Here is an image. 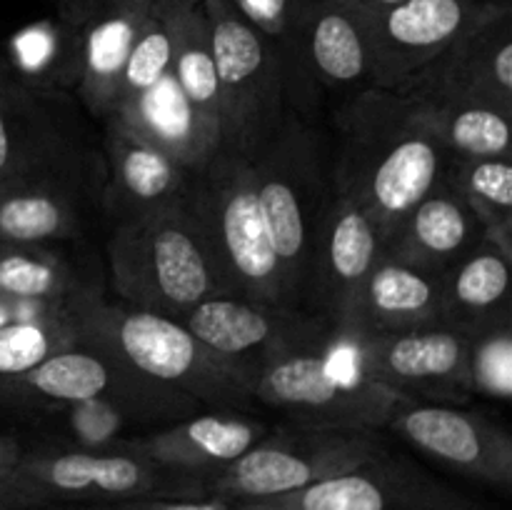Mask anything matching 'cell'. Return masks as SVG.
<instances>
[{
    "mask_svg": "<svg viewBox=\"0 0 512 510\" xmlns=\"http://www.w3.org/2000/svg\"><path fill=\"white\" fill-rule=\"evenodd\" d=\"M335 128L333 190L360 205L390 245L410 208L448 178L455 158L430 133L418 100L395 90L345 98Z\"/></svg>",
    "mask_w": 512,
    "mask_h": 510,
    "instance_id": "cell-1",
    "label": "cell"
},
{
    "mask_svg": "<svg viewBox=\"0 0 512 510\" xmlns=\"http://www.w3.org/2000/svg\"><path fill=\"white\" fill-rule=\"evenodd\" d=\"M68 320L78 345L100 350L168 393L235 413L253 405L243 375L210 353L178 318L123 300L108 303L85 290L68 305Z\"/></svg>",
    "mask_w": 512,
    "mask_h": 510,
    "instance_id": "cell-2",
    "label": "cell"
},
{
    "mask_svg": "<svg viewBox=\"0 0 512 510\" xmlns=\"http://www.w3.org/2000/svg\"><path fill=\"white\" fill-rule=\"evenodd\" d=\"M108 268L123 303L170 318L225 295L185 198L118 220L108 240Z\"/></svg>",
    "mask_w": 512,
    "mask_h": 510,
    "instance_id": "cell-3",
    "label": "cell"
},
{
    "mask_svg": "<svg viewBox=\"0 0 512 510\" xmlns=\"http://www.w3.org/2000/svg\"><path fill=\"white\" fill-rule=\"evenodd\" d=\"M185 203L225 295L290 308L250 160L220 148L205 168L193 173Z\"/></svg>",
    "mask_w": 512,
    "mask_h": 510,
    "instance_id": "cell-4",
    "label": "cell"
},
{
    "mask_svg": "<svg viewBox=\"0 0 512 510\" xmlns=\"http://www.w3.org/2000/svg\"><path fill=\"white\" fill-rule=\"evenodd\" d=\"M248 160L278 255L285 300L290 308L303 310L300 300L310 245L333 195L323 143L308 118L288 113L273 138Z\"/></svg>",
    "mask_w": 512,
    "mask_h": 510,
    "instance_id": "cell-5",
    "label": "cell"
},
{
    "mask_svg": "<svg viewBox=\"0 0 512 510\" xmlns=\"http://www.w3.org/2000/svg\"><path fill=\"white\" fill-rule=\"evenodd\" d=\"M250 395L293 428L368 435L385 428L403 400L330 348L275 355L255 370Z\"/></svg>",
    "mask_w": 512,
    "mask_h": 510,
    "instance_id": "cell-6",
    "label": "cell"
},
{
    "mask_svg": "<svg viewBox=\"0 0 512 510\" xmlns=\"http://www.w3.org/2000/svg\"><path fill=\"white\" fill-rule=\"evenodd\" d=\"M203 8L218 70L220 148L253 158L293 113L283 58L230 0H203Z\"/></svg>",
    "mask_w": 512,
    "mask_h": 510,
    "instance_id": "cell-7",
    "label": "cell"
},
{
    "mask_svg": "<svg viewBox=\"0 0 512 510\" xmlns=\"http://www.w3.org/2000/svg\"><path fill=\"white\" fill-rule=\"evenodd\" d=\"M383 445L368 433H330L285 425L238 460L200 480L203 498L230 503L280 498L355 470Z\"/></svg>",
    "mask_w": 512,
    "mask_h": 510,
    "instance_id": "cell-8",
    "label": "cell"
},
{
    "mask_svg": "<svg viewBox=\"0 0 512 510\" xmlns=\"http://www.w3.org/2000/svg\"><path fill=\"white\" fill-rule=\"evenodd\" d=\"M5 478L48 505H105L133 498H203L200 480L163 468L125 443L105 450H25Z\"/></svg>",
    "mask_w": 512,
    "mask_h": 510,
    "instance_id": "cell-9",
    "label": "cell"
},
{
    "mask_svg": "<svg viewBox=\"0 0 512 510\" xmlns=\"http://www.w3.org/2000/svg\"><path fill=\"white\" fill-rule=\"evenodd\" d=\"M358 373L413 403L460 405L473 395L468 378V335L438 328L355 335L333 343Z\"/></svg>",
    "mask_w": 512,
    "mask_h": 510,
    "instance_id": "cell-10",
    "label": "cell"
},
{
    "mask_svg": "<svg viewBox=\"0 0 512 510\" xmlns=\"http://www.w3.org/2000/svg\"><path fill=\"white\" fill-rule=\"evenodd\" d=\"M178 320L210 353L238 370L248 390L255 370L275 355L333 345V330L315 315L233 295L203 300Z\"/></svg>",
    "mask_w": 512,
    "mask_h": 510,
    "instance_id": "cell-11",
    "label": "cell"
},
{
    "mask_svg": "<svg viewBox=\"0 0 512 510\" xmlns=\"http://www.w3.org/2000/svg\"><path fill=\"white\" fill-rule=\"evenodd\" d=\"M0 398L20 405H68L103 398L120 405L133 418H165L183 415L198 403L168 393L130 373L118 360L85 345L50 355L18 380L0 385Z\"/></svg>",
    "mask_w": 512,
    "mask_h": 510,
    "instance_id": "cell-12",
    "label": "cell"
},
{
    "mask_svg": "<svg viewBox=\"0 0 512 510\" xmlns=\"http://www.w3.org/2000/svg\"><path fill=\"white\" fill-rule=\"evenodd\" d=\"M240 510H495L435 478L413 460L380 448L355 470Z\"/></svg>",
    "mask_w": 512,
    "mask_h": 510,
    "instance_id": "cell-13",
    "label": "cell"
},
{
    "mask_svg": "<svg viewBox=\"0 0 512 510\" xmlns=\"http://www.w3.org/2000/svg\"><path fill=\"white\" fill-rule=\"evenodd\" d=\"M385 253L388 243L370 215L333 190L310 245L300 300L305 313L330 325L333 340L348 325L365 278Z\"/></svg>",
    "mask_w": 512,
    "mask_h": 510,
    "instance_id": "cell-14",
    "label": "cell"
},
{
    "mask_svg": "<svg viewBox=\"0 0 512 510\" xmlns=\"http://www.w3.org/2000/svg\"><path fill=\"white\" fill-rule=\"evenodd\" d=\"M80 155L53 98L0 60V195L33 185L78 188Z\"/></svg>",
    "mask_w": 512,
    "mask_h": 510,
    "instance_id": "cell-15",
    "label": "cell"
},
{
    "mask_svg": "<svg viewBox=\"0 0 512 510\" xmlns=\"http://www.w3.org/2000/svg\"><path fill=\"white\" fill-rule=\"evenodd\" d=\"M395 93L418 100H473L512 113L510 0H480L463 33Z\"/></svg>",
    "mask_w": 512,
    "mask_h": 510,
    "instance_id": "cell-16",
    "label": "cell"
},
{
    "mask_svg": "<svg viewBox=\"0 0 512 510\" xmlns=\"http://www.w3.org/2000/svg\"><path fill=\"white\" fill-rule=\"evenodd\" d=\"M385 428L463 478L488 488H512V438L483 413L400 400Z\"/></svg>",
    "mask_w": 512,
    "mask_h": 510,
    "instance_id": "cell-17",
    "label": "cell"
},
{
    "mask_svg": "<svg viewBox=\"0 0 512 510\" xmlns=\"http://www.w3.org/2000/svg\"><path fill=\"white\" fill-rule=\"evenodd\" d=\"M480 0H405L368 15L373 88L400 90L473 20Z\"/></svg>",
    "mask_w": 512,
    "mask_h": 510,
    "instance_id": "cell-18",
    "label": "cell"
},
{
    "mask_svg": "<svg viewBox=\"0 0 512 510\" xmlns=\"http://www.w3.org/2000/svg\"><path fill=\"white\" fill-rule=\"evenodd\" d=\"M155 3L158 0H85L78 13L65 20L75 25L80 40L75 90L85 110L103 123L115 113L123 68Z\"/></svg>",
    "mask_w": 512,
    "mask_h": 510,
    "instance_id": "cell-19",
    "label": "cell"
},
{
    "mask_svg": "<svg viewBox=\"0 0 512 510\" xmlns=\"http://www.w3.org/2000/svg\"><path fill=\"white\" fill-rule=\"evenodd\" d=\"M438 325H445L443 273L385 253L365 278L348 325L333 343L355 335L408 333Z\"/></svg>",
    "mask_w": 512,
    "mask_h": 510,
    "instance_id": "cell-20",
    "label": "cell"
},
{
    "mask_svg": "<svg viewBox=\"0 0 512 510\" xmlns=\"http://www.w3.org/2000/svg\"><path fill=\"white\" fill-rule=\"evenodd\" d=\"M268 433L260 420L235 410H213L128 440L125 448L175 473L203 480L238 460Z\"/></svg>",
    "mask_w": 512,
    "mask_h": 510,
    "instance_id": "cell-21",
    "label": "cell"
},
{
    "mask_svg": "<svg viewBox=\"0 0 512 510\" xmlns=\"http://www.w3.org/2000/svg\"><path fill=\"white\" fill-rule=\"evenodd\" d=\"M303 55L315 88L345 98L373 88L368 13L355 0H315L310 5Z\"/></svg>",
    "mask_w": 512,
    "mask_h": 510,
    "instance_id": "cell-22",
    "label": "cell"
},
{
    "mask_svg": "<svg viewBox=\"0 0 512 510\" xmlns=\"http://www.w3.org/2000/svg\"><path fill=\"white\" fill-rule=\"evenodd\" d=\"M108 123L120 125L190 173L205 168L220 150L218 135L210 133L170 73L133 103L120 105Z\"/></svg>",
    "mask_w": 512,
    "mask_h": 510,
    "instance_id": "cell-23",
    "label": "cell"
},
{
    "mask_svg": "<svg viewBox=\"0 0 512 510\" xmlns=\"http://www.w3.org/2000/svg\"><path fill=\"white\" fill-rule=\"evenodd\" d=\"M483 240L480 220L445 178L410 208L390 240L388 253L420 268L445 273Z\"/></svg>",
    "mask_w": 512,
    "mask_h": 510,
    "instance_id": "cell-24",
    "label": "cell"
},
{
    "mask_svg": "<svg viewBox=\"0 0 512 510\" xmlns=\"http://www.w3.org/2000/svg\"><path fill=\"white\" fill-rule=\"evenodd\" d=\"M105 133L110 160V188L105 198L115 223L185 198L193 178L190 170L180 168L120 125L105 123Z\"/></svg>",
    "mask_w": 512,
    "mask_h": 510,
    "instance_id": "cell-25",
    "label": "cell"
},
{
    "mask_svg": "<svg viewBox=\"0 0 512 510\" xmlns=\"http://www.w3.org/2000/svg\"><path fill=\"white\" fill-rule=\"evenodd\" d=\"M512 258L483 240L443 273V318L470 335L510 318Z\"/></svg>",
    "mask_w": 512,
    "mask_h": 510,
    "instance_id": "cell-26",
    "label": "cell"
},
{
    "mask_svg": "<svg viewBox=\"0 0 512 510\" xmlns=\"http://www.w3.org/2000/svg\"><path fill=\"white\" fill-rule=\"evenodd\" d=\"M170 30H173V58L170 75L195 108L210 133L220 140V90L215 70L210 23L203 0H163Z\"/></svg>",
    "mask_w": 512,
    "mask_h": 510,
    "instance_id": "cell-27",
    "label": "cell"
},
{
    "mask_svg": "<svg viewBox=\"0 0 512 510\" xmlns=\"http://www.w3.org/2000/svg\"><path fill=\"white\" fill-rule=\"evenodd\" d=\"M418 100V98H415ZM423 120L453 158H510L512 113L473 100H418Z\"/></svg>",
    "mask_w": 512,
    "mask_h": 510,
    "instance_id": "cell-28",
    "label": "cell"
},
{
    "mask_svg": "<svg viewBox=\"0 0 512 510\" xmlns=\"http://www.w3.org/2000/svg\"><path fill=\"white\" fill-rule=\"evenodd\" d=\"M90 290L48 245L0 243V303L68 308Z\"/></svg>",
    "mask_w": 512,
    "mask_h": 510,
    "instance_id": "cell-29",
    "label": "cell"
},
{
    "mask_svg": "<svg viewBox=\"0 0 512 510\" xmlns=\"http://www.w3.org/2000/svg\"><path fill=\"white\" fill-rule=\"evenodd\" d=\"M78 188L33 185L0 195V243L48 245L80 233Z\"/></svg>",
    "mask_w": 512,
    "mask_h": 510,
    "instance_id": "cell-30",
    "label": "cell"
},
{
    "mask_svg": "<svg viewBox=\"0 0 512 510\" xmlns=\"http://www.w3.org/2000/svg\"><path fill=\"white\" fill-rule=\"evenodd\" d=\"M250 25L275 45L288 75V103L300 118H308L315 103V83L303 55V25L315 0H230Z\"/></svg>",
    "mask_w": 512,
    "mask_h": 510,
    "instance_id": "cell-31",
    "label": "cell"
},
{
    "mask_svg": "<svg viewBox=\"0 0 512 510\" xmlns=\"http://www.w3.org/2000/svg\"><path fill=\"white\" fill-rule=\"evenodd\" d=\"M448 183L483 225L485 240L512 258V163L510 158H455Z\"/></svg>",
    "mask_w": 512,
    "mask_h": 510,
    "instance_id": "cell-32",
    "label": "cell"
},
{
    "mask_svg": "<svg viewBox=\"0 0 512 510\" xmlns=\"http://www.w3.org/2000/svg\"><path fill=\"white\" fill-rule=\"evenodd\" d=\"M78 345L68 310L48 318L13 320L0 325V385L18 380L50 355Z\"/></svg>",
    "mask_w": 512,
    "mask_h": 510,
    "instance_id": "cell-33",
    "label": "cell"
},
{
    "mask_svg": "<svg viewBox=\"0 0 512 510\" xmlns=\"http://www.w3.org/2000/svg\"><path fill=\"white\" fill-rule=\"evenodd\" d=\"M170 58H173V30H170L168 15H165L163 0H158L128 55L115 110L155 88L170 73Z\"/></svg>",
    "mask_w": 512,
    "mask_h": 510,
    "instance_id": "cell-34",
    "label": "cell"
},
{
    "mask_svg": "<svg viewBox=\"0 0 512 510\" xmlns=\"http://www.w3.org/2000/svg\"><path fill=\"white\" fill-rule=\"evenodd\" d=\"M470 388L493 400L512 395V320L468 335Z\"/></svg>",
    "mask_w": 512,
    "mask_h": 510,
    "instance_id": "cell-35",
    "label": "cell"
},
{
    "mask_svg": "<svg viewBox=\"0 0 512 510\" xmlns=\"http://www.w3.org/2000/svg\"><path fill=\"white\" fill-rule=\"evenodd\" d=\"M130 415L120 405L103 398L80 400L65 408V423L70 435H75V448L105 450L120 445L118 435Z\"/></svg>",
    "mask_w": 512,
    "mask_h": 510,
    "instance_id": "cell-36",
    "label": "cell"
},
{
    "mask_svg": "<svg viewBox=\"0 0 512 510\" xmlns=\"http://www.w3.org/2000/svg\"><path fill=\"white\" fill-rule=\"evenodd\" d=\"M105 510H235V503L223 498H133L105 503Z\"/></svg>",
    "mask_w": 512,
    "mask_h": 510,
    "instance_id": "cell-37",
    "label": "cell"
},
{
    "mask_svg": "<svg viewBox=\"0 0 512 510\" xmlns=\"http://www.w3.org/2000/svg\"><path fill=\"white\" fill-rule=\"evenodd\" d=\"M45 500L38 493L10 478H0V510H33L45 508Z\"/></svg>",
    "mask_w": 512,
    "mask_h": 510,
    "instance_id": "cell-38",
    "label": "cell"
},
{
    "mask_svg": "<svg viewBox=\"0 0 512 510\" xmlns=\"http://www.w3.org/2000/svg\"><path fill=\"white\" fill-rule=\"evenodd\" d=\"M23 453L25 448L18 443V440L0 433V478H5V475L18 465V460L23 458Z\"/></svg>",
    "mask_w": 512,
    "mask_h": 510,
    "instance_id": "cell-39",
    "label": "cell"
},
{
    "mask_svg": "<svg viewBox=\"0 0 512 510\" xmlns=\"http://www.w3.org/2000/svg\"><path fill=\"white\" fill-rule=\"evenodd\" d=\"M355 3H358L368 15H380L385 13V10L395 8V5L405 3V0H355Z\"/></svg>",
    "mask_w": 512,
    "mask_h": 510,
    "instance_id": "cell-40",
    "label": "cell"
},
{
    "mask_svg": "<svg viewBox=\"0 0 512 510\" xmlns=\"http://www.w3.org/2000/svg\"><path fill=\"white\" fill-rule=\"evenodd\" d=\"M50 3H53L55 15H58V18L68 20L70 15L78 13V8L85 3V0H50Z\"/></svg>",
    "mask_w": 512,
    "mask_h": 510,
    "instance_id": "cell-41",
    "label": "cell"
},
{
    "mask_svg": "<svg viewBox=\"0 0 512 510\" xmlns=\"http://www.w3.org/2000/svg\"><path fill=\"white\" fill-rule=\"evenodd\" d=\"M33 510H105L103 505H45V508Z\"/></svg>",
    "mask_w": 512,
    "mask_h": 510,
    "instance_id": "cell-42",
    "label": "cell"
},
{
    "mask_svg": "<svg viewBox=\"0 0 512 510\" xmlns=\"http://www.w3.org/2000/svg\"><path fill=\"white\" fill-rule=\"evenodd\" d=\"M235 510H240V508H238V503H235Z\"/></svg>",
    "mask_w": 512,
    "mask_h": 510,
    "instance_id": "cell-43",
    "label": "cell"
}]
</instances>
